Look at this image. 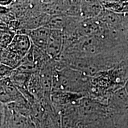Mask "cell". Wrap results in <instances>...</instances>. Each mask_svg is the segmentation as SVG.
<instances>
[{"mask_svg": "<svg viewBox=\"0 0 128 128\" xmlns=\"http://www.w3.org/2000/svg\"><path fill=\"white\" fill-rule=\"evenodd\" d=\"M51 30L46 27L27 31L26 34L30 37L32 44L36 48L46 52L48 41Z\"/></svg>", "mask_w": 128, "mask_h": 128, "instance_id": "obj_3", "label": "cell"}, {"mask_svg": "<svg viewBox=\"0 0 128 128\" xmlns=\"http://www.w3.org/2000/svg\"><path fill=\"white\" fill-rule=\"evenodd\" d=\"M14 70V69L10 66L1 64V80L11 78Z\"/></svg>", "mask_w": 128, "mask_h": 128, "instance_id": "obj_4", "label": "cell"}, {"mask_svg": "<svg viewBox=\"0 0 128 128\" xmlns=\"http://www.w3.org/2000/svg\"><path fill=\"white\" fill-rule=\"evenodd\" d=\"M33 46L30 37L26 34H17L7 49L23 60Z\"/></svg>", "mask_w": 128, "mask_h": 128, "instance_id": "obj_2", "label": "cell"}, {"mask_svg": "<svg viewBox=\"0 0 128 128\" xmlns=\"http://www.w3.org/2000/svg\"><path fill=\"white\" fill-rule=\"evenodd\" d=\"M51 30V29H50ZM64 49V33L62 30H51L46 48V53L53 60H58Z\"/></svg>", "mask_w": 128, "mask_h": 128, "instance_id": "obj_1", "label": "cell"}]
</instances>
